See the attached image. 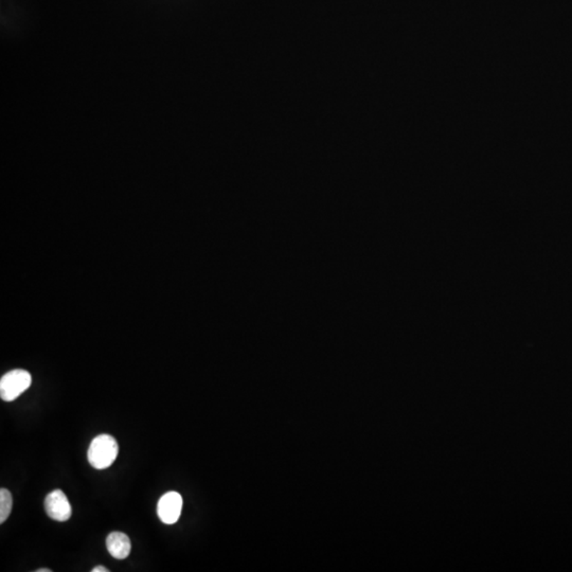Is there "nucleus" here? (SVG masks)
I'll use <instances>...</instances> for the list:
<instances>
[{"label":"nucleus","instance_id":"nucleus-1","mask_svg":"<svg viewBox=\"0 0 572 572\" xmlns=\"http://www.w3.org/2000/svg\"><path fill=\"white\" fill-rule=\"evenodd\" d=\"M119 446L117 441L109 434H100L91 441L87 451V458L91 466L106 469L117 459Z\"/></svg>","mask_w":572,"mask_h":572},{"label":"nucleus","instance_id":"nucleus-2","mask_svg":"<svg viewBox=\"0 0 572 572\" xmlns=\"http://www.w3.org/2000/svg\"><path fill=\"white\" fill-rule=\"evenodd\" d=\"M32 377L28 371L16 369L6 373L0 379V397L4 402H12L31 386Z\"/></svg>","mask_w":572,"mask_h":572},{"label":"nucleus","instance_id":"nucleus-3","mask_svg":"<svg viewBox=\"0 0 572 572\" xmlns=\"http://www.w3.org/2000/svg\"><path fill=\"white\" fill-rule=\"evenodd\" d=\"M45 510L48 516L53 521H68L71 517L72 509L71 502L63 491L54 490L47 495L45 499Z\"/></svg>","mask_w":572,"mask_h":572},{"label":"nucleus","instance_id":"nucleus-4","mask_svg":"<svg viewBox=\"0 0 572 572\" xmlns=\"http://www.w3.org/2000/svg\"><path fill=\"white\" fill-rule=\"evenodd\" d=\"M183 497L178 492H168L159 499L157 514L165 525H173L180 517Z\"/></svg>","mask_w":572,"mask_h":572},{"label":"nucleus","instance_id":"nucleus-5","mask_svg":"<svg viewBox=\"0 0 572 572\" xmlns=\"http://www.w3.org/2000/svg\"><path fill=\"white\" fill-rule=\"evenodd\" d=\"M106 547L113 558L124 560L130 556L132 543L126 534L122 532H113L106 538Z\"/></svg>","mask_w":572,"mask_h":572},{"label":"nucleus","instance_id":"nucleus-6","mask_svg":"<svg viewBox=\"0 0 572 572\" xmlns=\"http://www.w3.org/2000/svg\"><path fill=\"white\" fill-rule=\"evenodd\" d=\"M12 506L13 499L10 491L1 489L0 490V523L4 524L10 516Z\"/></svg>","mask_w":572,"mask_h":572},{"label":"nucleus","instance_id":"nucleus-7","mask_svg":"<svg viewBox=\"0 0 572 572\" xmlns=\"http://www.w3.org/2000/svg\"><path fill=\"white\" fill-rule=\"evenodd\" d=\"M93 571V572H108L109 571H108V568H106V567L98 566V567H96V568H93V571Z\"/></svg>","mask_w":572,"mask_h":572},{"label":"nucleus","instance_id":"nucleus-8","mask_svg":"<svg viewBox=\"0 0 572 572\" xmlns=\"http://www.w3.org/2000/svg\"><path fill=\"white\" fill-rule=\"evenodd\" d=\"M36 572H51L50 569L44 568V569H37Z\"/></svg>","mask_w":572,"mask_h":572}]
</instances>
